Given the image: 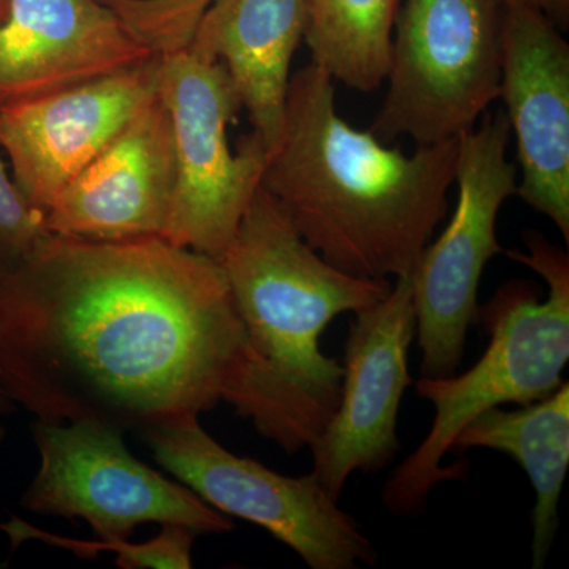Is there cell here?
Returning a JSON list of instances; mask_svg holds the SVG:
<instances>
[{"instance_id":"obj_1","label":"cell","mask_w":569,"mask_h":569,"mask_svg":"<svg viewBox=\"0 0 569 569\" xmlns=\"http://www.w3.org/2000/svg\"><path fill=\"white\" fill-rule=\"evenodd\" d=\"M244 325L216 258L48 234L0 264V380L37 421L142 430L233 402Z\"/></svg>"},{"instance_id":"obj_2","label":"cell","mask_w":569,"mask_h":569,"mask_svg":"<svg viewBox=\"0 0 569 569\" xmlns=\"http://www.w3.org/2000/svg\"><path fill=\"white\" fill-rule=\"evenodd\" d=\"M459 140L389 148L343 121L336 82L310 62L291 77L261 186L316 252L346 274L410 276L448 213Z\"/></svg>"},{"instance_id":"obj_3","label":"cell","mask_w":569,"mask_h":569,"mask_svg":"<svg viewBox=\"0 0 569 569\" xmlns=\"http://www.w3.org/2000/svg\"><path fill=\"white\" fill-rule=\"evenodd\" d=\"M242 325L249 365L230 406L295 455L312 448L339 406L342 362L321 351L326 328L391 290L339 271L316 252L260 186L217 258Z\"/></svg>"},{"instance_id":"obj_4","label":"cell","mask_w":569,"mask_h":569,"mask_svg":"<svg viewBox=\"0 0 569 569\" xmlns=\"http://www.w3.org/2000/svg\"><path fill=\"white\" fill-rule=\"evenodd\" d=\"M529 252L503 250L511 260L533 269L548 283L509 280L478 310L489 332V346L467 372L417 381L421 399L436 410L425 440L385 485L381 500L395 516L410 518L426 509L427 497L440 482L467 477V463L443 466L445 456L478 415L505 403L527 406L563 385L569 361V257L537 231L523 233Z\"/></svg>"},{"instance_id":"obj_5","label":"cell","mask_w":569,"mask_h":569,"mask_svg":"<svg viewBox=\"0 0 569 569\" xmlns=\"http://www.w3.org/2000/svg\"><path fill=\"white\" fill-rule=\"evenodd\" d=\"M503 9L505 0H400L370 132L430 146L473 130L500 99Z\"/></svg>"},{"instance_id":"obj_6","label":"cell","mask_w":569,"mask_h":569,"mask_svg":"<svg viewBox=\"0 0 569 569\" xmlns=\"http://www.w3.org/2000/svg\"><path fill=\"white\" fill-rule=\"evenodd\" d=\"M159 97L173 127L176 179L162 238L219 258L260 189L269 151L254 133L231 151L242 104L220 62L187 50L160 56Z\"/></svg>"},{"instance_id":"obj_7","label":"cell","mask_w":569,"mask_h":569,"mask_svg":"<svg viewBox=\"0 0 569 569\" xmlns=\"http://www.w3.org/2000/svg\"><path fill=\"white\" fill-rule=\"evenodd\" d=\"M511 137L507 112L497 110L459 138L458 203L443 233L426 247L410 274L421 377L455 376L466 353L468 328L478 323L482 272L503 253L498 213L518 193V168L508 159Z\"/></svg>"},{"instance_id":"obj_8","label":"cell","mask_w":569,"mask_h":569,"mask_svg":"<svg viewBox=\"0 0 569 569\" xmlns=\"http://www.w3.org/2000/svg\"><path fill=\"white\" fill-rule=\"evenodd\" d=\"M153 459L217 511L268 530L312 569L373 567L376 546L316 475L284 477L223 448L183 417L142 430Z\"/></svg>"},{"instance_id":"obj_9","label":"cell","mask_w":569,"mask_h":569,"mask_svg":"<svg viewBox=\"0 0 569 569\" xmlns=\"http://www.w3.org/2000/svg\"><path fill=\"white\" fill-rule=\"evenodd\" d=\"M123 430L96 421H37L40 468L21 505L41 516L88 522L100 541H126L142 523H178L194 533L234 529L189 488L134 458Z\"/></svg>"},{"instance_id":"obj_10","label":"cell","mask_w":569,"mask_h":569,"mask_svg":"<svg viewBox=\"0 0 569 569\" xmlns=\"http://www.w3.org/2000/svg\"><path fill=\"white\" fill-rule=\"evenodd\" d=\"M417 339L410 276L355 313L348 329L339 406L316 443L313 470L336 500L355 471L376 473L400 451L397 419L411 387L408 355Z\"/></svg>"},{"instance_id":"obj_11","label":"cell","mask_w":569,"mask_h":569,"mask_svg":"<svg viewBox=\"0 0 569 569\" xmlns=\"http://www.w3.org/2000/svg\"><path fill=\"white\" fill-rule=\"evenodd\" d=\"M160 56L0 110V148L41 213L108 148L159 89Z\"/></svg>"},{"instance_id":"obj_12","label":"cell","mask_w":569,"mask_h":569,"mask_svg":"<svg viewBox=\"0 0 569 569\" xmlns=\"http://www.w3.org/2000/svg\"><path fill=\"white\" fill-rule=\"evenodd\" d=\"M500 99L518 144V193L569 242V44L548 14L505 3Z\"/></svg>"},{"instance_id":"obj_13","label":"cell","mask_w":569,"mask_h":569,"mask_svg":"<svg viewBox=\"0 0 569 569\" xmlns=\"http://www.w3.org/2000/svg\"><path fill=\"white\" fill-rule=\"evenodd\" d=\"M174 179L173 127L157 92L52 201L44 223L86 241L162 238Z\"/></svg>"},{"instance_id":"obj_14","label":"cell","mask_w":569,"mask_h":569,"mask_svg":"<svg viewBox=\"0 0 569 569\" xmlns=\"http://www.w3.org/2000/svg\"><path fill=\"white\" fill-rule=\"evenodd\" d=\"M152 56L100 0H9L0 21V110Z\"/></svg>"},{"instance_id":"obj_15","label":"cell","mask_w":569,"mask_h":569,"mask_svg":"<svg viewBox=\"0 0 569 569\" xmlns=\"http://www.w3.org/2000/svg\"><path fill=\"white\" fill-rule=\"evenodd\" d=\"M306 0H213L186 50L230 74L252 133L271 152L282 132L291 62L305 41Z\"/></svg>"},{"instance_id":"obj_16","label":"cell","mask_w":569,"mask_h":569,"mask_svg":"<svg viewBox=\"0 0 569 569\" xmlns=\"http://www.w3.org/2000/svg\"><path fill=\"white\" fill-rule=\"evenodd\" d=\"M477 448L503 452L529 475L535 490L531 557L533 568L541 569L559 530V501L569 467L568 381L537 402L516 410L490 408L471 419L451 452L462 455Z\"/></svg>"},{"instance_id":"obj_17","label":"cell","mask_w":569,"mask_h":569,"mask_svg":"<svg viewBox=\"0 0 569 569\" xmlns=\"http://www.w3.org/2000/svg\"><path fill=\"white\" fill-rule=\"evenodd\" d=\"M400 0H306L312 63L358 92L377 91L391 62Z\"/></svg>"},{"instance_id":"obj_18","label":"cell","mask_w":569,"mask_h":569,"mask_svg":"<svg viewBox=\"0 0 569 569\" xmlns=\"http://www.w3.org/2000/svg\"><path fill=\"white\" fill-rule=\"evenodd\" d=\"M0 530L9 535L11 549L26 541H40L58 546L73 552L81 559H97L99 553H116V565L123 569H189L193 567L192 548L194 533L189 527L164 523L160 533L148 542L126 541H81V539L59 537L50 531L37 529L18 516L9 522H0Z\"/></svg>"},{"instance_id":"obj_19","label":"cell","mask_w":569,"mask_h":569,"mask_svg":"<svg viewBox=\"0 0 569 569\" xmlns=\"http://www.w3.org/2000/svg\"><path fill=\"white\" fill-rule=\"evenodd\" d=\"M156 56L186 50L213 0H100Z\"/></svg>"},{"instance_id":"obj_20","label":"cell","mask_w":569,"mask_h":569,"mask_svg":"<svg viewBox=\"0 0 569 569\" xmlns=\"http://www.w3.org/2000/svg\"><path fill=\"white\" fill-rule=\"evenodd\" d=\"M48 234L43 213L26 200L0 160V264L20 260Z\"/></svg>"},{"instance_id":"obj_21","label":"cell","mask_w":569,"mask_h":569,"mask_svg":"<svg viewBox=\"0 0 569 569\" xmlns=\"http://www.w3.org/2000/svg\"><path fill=\"white\" fill-rule=\"evenodd\" d=\"M505 3H520L533 7L548 14L560 29L567 28L569 21V0H505Z\"/></svg>"},{"instance_id":"obj_22","label":"cell","mask_w":569,"mask_h":569,"mask_svg":"<svg viewBox=\"0 0 569 569\" xmlns=\"http://www.w3.org/2000/svg\"><path fill=\"white\" fill-rule=\"evenodd\" d=\"M17 410V403L10 399V396L7 395L6 388H3L2 380H0V447H2L3 440H6L7 430L6 418H9L13 411Z\"/></svg>"},{"instance_id":"obj_23","label":"cell","mask_w":569,"mask_h":569,"mask_svg":"<svg viewBox=\"0 0 569 569\" xmlns=\"http://www.w3.org/2000/svg\"><path fill=\"white\" fill-rule=\"evenodd\" d=\"M7 10H9V0H0V21L6 18Z\"/></svg>"}]
</instances>
